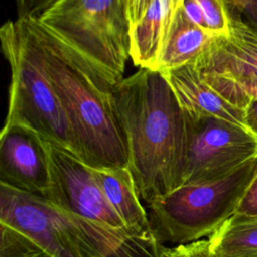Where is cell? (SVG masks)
<instances>
[{"instance_id": "9c48e42d", "label": "cell", "mask_w": 257, "mask_h": 257, "mask_svg": "<svg viewBox=\"0 0 257 257\" xmlns=\"http://www.w3.org/2000/svg\"><path fill=\"white\" fill-rule=\"evenodd\" d=\"M50 181L47 141L22 124H4L0 135V183L43 196Z\"/></svg>"}, {"instance_id": "6da1fadb", "label": "cell", "mask_w": 257, "mask_h": 257, "mask_svg": "<svg viewBox=\"0 0 257 257\" xmlns=\"http://www.w3.org/2000/svg\"><path fill=\"white\" fill-rule=\"evenodd\" d=\"M128 168L141 199L150 204L180 187L185 113L160 70L140 68L111 90Z\"/></svg>"}, {"instance_id": "cb8c5ba5", "label": "cell", "mask_w": 257, "mask_h": 257, "mask_svg": "<svg viewBox=\"0 0 257 257\" xmlns=\"http://www.w3.org/2000/svg\"><path fill=\"white\" fill-rule=\"evenodd\" d=\"M242 109L244 112V126L257 140V99H248Z\"/></svg>"}, {"instance_id": "2e32d148", "label": "cell", "mask_w": 257, "mask_h": 257, "mask_svg": "<svg viewBox=\"0 0 257 257\" xmlns=\"http://www.w3.org/2000/svg\"><path fill=\"white\" fill-rule=\"evenodd\" d=\"M199 74L207 84L236 107L242 109L248 99H257V71L234 70Z\"/></svg>"}, {"instance_id": "7c38bea8", "label": "cell", "mask_w": 257, "mask_h": 257, "mask_svg": "<svg viewBox=\"0 0 257 257\" xmlns=\"http://www.w3.org/2000/svg\"><path fill=\"white\" fill-rule=\"evenodd\" d=\"M177 6L175 0H152L142 19L131 28V58L135 65L157 70Z\"/></svg>"}, {"instance_id": "d6986e66", "label": "cell", "mask_w": 257, "mask_h": 257, "mask_svg": "<svg viewBox=\"0 0 257 257\" xmlns=\"http://www.w3.org/2000/svg\"><path fill=\"white\" fill-rule=\"evenodd\" d=\"M203 13L206 29L214 35L229 33L230 14L224 0H196Z\"/></svg>"}, {"instance_id": "30bf717a", "label": "cell", "mask_w": 257, "mask_h": 257, "mask_svg": "<svg viewBox=\"0 0 257 257\" xmlns=\"http://www.w3.org/2000/svg\"><path fill=\"white\" fill-rule=\"evenodd\" d=\"M194 65L201 74L234 70L257 71V29L230 16L228 34L217 35Z\"/></svg>"}, {"instance_id": "603a6c76", "label": "cell", "mask_w": 257, "mask_h": 257, "mask_svg": "<svg viewBox=\"0 0 257 257\" xmlns=\"http://www.w3.org/2000/svg\"><path fill=\"white\" fill-rule=\"evenodd\" d=\"M17 8L18 18L38 19L48 8L59 0H14Z\"/></svg>"}, {"instance_id": "7a4b0ae2", "label": "cell", "mask_w": 257, "mask_h": 257, "mask_svg": "<svg viewBox=\"0 0 257 257\" xmlns=\"http://www.w3.org/2000/svg\"><path fill=\"white\" fill-rule=\"evenodd\" d=\"M26 21L66 112L75 140V156L96 170L127 167L126 144L111 98L114 85L35 19Z\"/></svg>"}, {"instance_id": "d4e9b609", "label": "cell", "mask_w": 257, "mask_h": 257, "mask_svg": "<svg viewBox=\"0 0 257 257\" xmlns=\"http://www.w3.org/2000/svg\"><path fill=\"white\" fill-rule=\"evenodd\" d=\"M151 1L152 0H125L131 28L142 19Z\"/></svg>"}, {"instance_id": "8992f818", "label": "cell", "mask_w": 257, "mask_h": 257, "mask_svg": "<svg viewBox=\"0 0 257 257\" xmlns=\"http://www.w3.org/2000/svg\"><path fill=\"white\" fill-rule=\"evenodd\" d=\"M256 165L257 159L223 179L184 185L152 201L148 214L156 239L179 245L211 236L235 214Z\"/></svg>"}, {"instance_id": "ba28073f", "label": "cell", "mask_w": 257, "mask_h": 257, "mask_svg": "<svg viewBox=\"0 0 257 257\" xmlns=\"http://www.w3.org/2000/svg\"><path fill=\"white\" fill-rule=\"evenodd\" d=\"M47 144L50 181L42 197L69 214L112 228H124L103 195L94 169L68 151Z\"/></svg>"}, {"instance_id": "ac0fdd59", "label": "cell", "mask_w": 257, "mask_h": 257, "mask_svg": "<svg viewBox=\"0 0 257 257\" xmlns=\"http://www.w3.org/2000/svg\"><path fill=\"white\" fill-rule=\"evenodd\" d=\"M163 246L153 231L144 232L127 237L106 257H161Z\"/></svg>"}, {"instance_id": "484cf974", "label": "cell", "mask_w": 257, "mask_h": 257, "mask_svg": "<svg viewBox=\"0 0 257 257\" xmlns=\"http://www.w3.org/2000/svg\"><path fill=\"white\" fill-rule=\"evenodd\" d=\"M175 1H176V3H177V5H179V3H180V1H181V0H175Z\"/></svg>"}, {"instance_id": "4fadbf2b", "label": "cell", "mask_w": 257, "mask_h": 257, "mask_svg": "<svg viewBox=\"0 0 257 257\" xmlns=\"http://www.w3.org/2000/svg\"><path fill=\"white\" fill-rule=\"evenodd\" d=\"M94 174L108 204L124 226L138 232H151L149 214L141 203L130 168L94 169Z\"/></svg>"}, {"instance_id": "e0dca14e", "label": "cell", "mask_w": 257, "mask_h": 257, "mask_svg": "<svg viewBox=\"0 0 257 257\" xmlns=\"http://www.w3.org/2000/svg\"><path fill=\"white\" fill-rule=\"evenodd\" d=\"M0 257H55L29 235L0 223Z\"/></svg>"}, {"instance_id": "7402d4cb", "label": "cell", "mask_w": 257, "mask_h": 257, "mask_svg": "<svg viewBox=\"0 0 257 257\" xmlns=\"http://www.w3.org/2000/svg\"><path fill=\"white\" fill-rule=\"evenodd\" d=\"M230 16L241 17L257 29V0H224Z\"/></svg>"}, {"instance_id": "ffe728a7", "label": "cell", "mask_w": 257, "mask_h": 257, "mask_svg": "<svg viewBox=\"0 0 257 257\" xmlns=\"http://www.w3.org/2000/svg\"><path fill=\"white\" fill-rule=\"evenodd\" d=\"M161 257H217L211 248L209 239L179 244L169 248L165 245L162 248Z\"/></svg>"}, {"instance_id": "3957f363", "label": "cell", "mask_w": 257, "mask_h": 257, "mask_svg": "<svg viewBox=\"0 0 257 257\" xmlns=\"http://www.w3.org/2000/svg\"><path fill=\"white\" fill-rule=\"evenodd\" d=\"M3 55L10 65L9 104L4 124H22L75 156L74 136L66 112L46 72L38 42L25 19L0 28Z\"/></svg>"}, {"instance_id": "9a60e30c", "label": "cell", "mask_w": 257, "mask_h": 257, "mask_svg": "<svg viewBox=\"0 0 257 257\" xmlns=\"http://www.w3.org/2000/svg\"><path fill=\"white\" fill-rule=\"evenodd\" d=\"M208 239L217 257H257V219L233 215Z\"/></svg>"}, {"instance_id": "277c9868", "label": "cell", "mask_w": 257, "mask_h": 257, "mask_svg": "<svg viewBox=\"0 0 257 257\" xmlns=\"http://www.w3.org/2000/svg\"><path fill=\"white\" fill-rule=\"evenodd\" d=\"M0 223L29 235L55 257H106L127 237L144 233L69 214L40 195L2 183Z\"/></svg>"}, {"instance_id": "5bb4252c", "label": "cell", "mask_w": 257, "mask_h": 257, "mask_svg": "<svg viewBox=\"0 0 257 257\" xmlns=\"http://www.w3.org/2000/svg\"><path fill=\"white\" fill-rule=\"evenodd\" d=\"M211 32L191 22L181 6H177L157 70L165 71L195 63L215 38Z\"/></svg>"}, {"instance_id": "5b68a950", "label": "cell", "mask_w": 257, "mask_h": 257, "mask_svg": "<svg viewBox=\"0 0 257 257\" xmlns=\"http://www.w3.org/2000/svg\"><path fill=\"white\" fill-rule=\"evenodd\" d=\"M39 24L82 55L113 85L131 57V23L125 0H59Z\"/></svg>"}, {"instance_id": "8fae6325", "label": "cell", "mask_w": 257, "mask_h": 257, "mask_svg": "<svg viewBox=\"0 0 257 257\" xmlns=\"http://www.w3.org/2000/svg\"><path fill=\"white\" fill-rule=\"evenodd\" d=\"M162 72L184 111L195 115L215 116L244 126L243 109L228 102L207 84L194 63Z\"/></svg>"}, {"instance_id": "52a82bcc", "label": "cell", "mask_w": 257, "mask_h": 257, "mask_svg": "<svg viewBox=\"0 0 257 257\" xmlns=\"http://www.w3.org/2000/svg\"><path fill=\"white\" fill-rule=\"evenodd\" d=\"M185 113L180 187L223 179L257 159V140L243 125L215 116Z\"/></svg>"}, {"instance_id": "44dd1931", "label": "cell", "mask_w": 257, "mask_h": 257, "mask_svg": "<svg viewBox=\"0 0 257 257\" xmlns=\"http://www.w3.org/2000/svg\"><path fill=\"white\" fill-rule=\"evenodd\" d=\"M234 216L250 220L257 219V165L253 177L237 206Z\"/></svg>"}]
</instances>
